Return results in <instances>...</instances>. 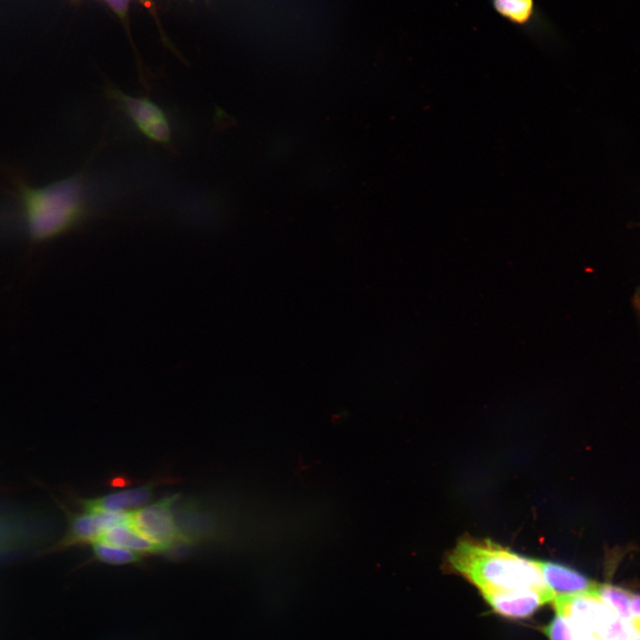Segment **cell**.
Returning a JSON list of instances; mask_svg holds the SVG:
<instances>
[{
    "mask_svg": "<svg viewBox=\"0 0 640 640\" xmlns=\"http://www.w3.org/2000/svg\"><path fill=\"white\" fill-rule=\"evenodd\" d=\"M20 206L30 242L42 243L78 225L88 212L84 180L80 173L35 187L19 172L5 176Z\"/></svg>",
    "mask_w": 640,
    "mask_h": 640,
    "instance_id": "obj_1",
    "label": "cell"
},
{
    "mask_svg": "<svg viewBox=\"0 0 640 640\" xmlns=\"http://www.w3.org/2000/svg\"><path fill=\"white\" fill-rule=\"evenodd\" d=\"M448 564L482 595L535 590L554 600L536 560L521 556L490 540L463 539L449 554Z\"/></svg>",
    "mask_w": 640,
    "mask_h": 640,
    "instance_id": "obj_2",
    "label": "cell"
},
{
    "mask_svg": "<svg viewBox=\"0 0 640 640\" xmlns=\"http://www.w3.org/2000/svg\"><path fill=\"white\" fill-rule=\"evenodd\" d=\"M178 499L179 494L171 495L150 505L129 511V524L157 545L163 552L180 544H188L178 525L172 509Z\"/></svg>",
    "mask_w": 640,
    "mask_h": 640,
    "instance_id": "obj_3",
    "label": "cell"
},
{
    "mask_svg": "<svg viewBox=\"0 0 640 640\" xmlns=\"http://www.w3.org/2000/svg\"><path fill=\"white\" fill-rule=\"evenodd\" d=\"M108 95L121 107L144 136L160 144H170L172 128L169 118L156 102L147 97L132 96L116 88L109 89Z\"/></svg>",
    "mask_w": 640,
    "mask_h": 640,
    "instance_id": "obj_4",
    "label": "cell"
},
{
    "mask_svg": "<svg viewBox=\"0 0 640 640\" xmlns=\"http://www.w3.org/2000/svg\"><path fill=\"white\" fill-rule=\"evenodd\" d=\"M67 514L68 530L66 534L49 548L42 551L41 555L57 552L68 548L92 544L98 541L106 529L117 523L125 521L128 513L97 512L83 509V512H70L65 508Z\"/></svg>",
    "mask_w": 640,
    "mask_h": 640,
    "instance_id": "obj_5",
    "label": "cell"
},
{
    "mask_svg": "<svg viewBox=\"0 0 640 640\" xmlns=\"http://www.w3.org/2000/svg\"><path fill=\"white\" fill-rule=\"evenodd\" d=\"M552 603L557 614L567 617L599 639L619 616L592 593L556 596Z\"/></svg>",
    "mask_w": 640,
    "mask_h": 640,
    "instance_id": "obj_6",
    "label": "cell"
},
{
    "mask_svg": "<svg viewBox=\"0 0 640 640\" xmlns=\"http://www.w3.org/2000/svg\"><path fill=\"white\" fill-rule=\"evenodd\" d=\"M157 481L148 482L141 486L115 492L95 499H76V503L84 510L97 512L124 513L132 511L145 505L151 498Z\"/></svg>",
    "mask_w": 640,
    "mask_h": 640,
    "instance_id": "obj_7",
    "label": "cell"
},
{
    "mask_svg": "<svg viewBox=\"0 0 640 640\" xmlns=\"http://www.w3.org/2000/svg\"><path fill=\"white\" fill-rule=\"evenodd\" d=\"M484 600L498 613L509 618H525L553 599L535 590H517L483 594Z\"/></svg>",
    "mask_w": 640,
    "mask_h": 640,
    "instance_id": "obj_8",
    "label": "cell"
},
{
    "mask_svg": "<svg viewBox=\"0 0 640 640\" xmlns=\"http://www.w3.org/2000/svg\"><path fill=\"white\" fill-rule=\"evenodd\" d=\"M543 580L554 595L591 594L597 584L579 572L551 562L537 561Z\"/></svg>",
    "mask_w": 640,
    "mask_h": 640,
    "instance_id": "obj_9",
    "label": "cell"
},
{
    "mask_svg": "<svg viewBox=\"0 0 640 640\" xmlns=\"http://www.w3.org/2000/svg\"><path fill=\"white\" fill-rule=\"evenodd\" d=\"M494 12L513 26L531 35L548 28L535 0H490Z\"/></svg>",
    "mask_w": 640,
    "mask_h": 640,
    "instance_id": "obj_10",
    "label": "cell"
},
{
    "mask_svg": "<svg viewBox=\"0 0 640 640\" xmlns=\"http://www.w3.org/2000/svg\"><path fill=\"white\" fill-rule=\"evenodd\" d=\"M99 540L125 548L140 555L163 552L157 545L140 534L129 524V512L125 521L109 526Z\"/></svg>",
    "mask_w": 640,
    "mask_h": 640,
    "instance_id": "obj_11",
    "label": "cell"
},
{
    "mask_svg": "<svg viewBox=\"0 0 640 640\" xmlns=\"http://www.w3.org/2000/svg\"><path fill=\"white\" fill-rule=\"evenodd\" d=\"M544 633L549 640H600L596 635L557 613L544 628Z\"/></svg>",
    "mask_w": 640,
    "mask_h": 640,
    "instance_id": "obj_12",
    "label": "cell"
},
{
    "mask_svg": "<svg viewBox=\"0 0 640 640\" xmlns=\"http://www.w3.org/2000/svg\"><path fill=\"white\" fill-rule=\"evenodd\" d=\"M592 594L599 598L619 616L624 619L632 620L630 612L631 593L612 585L597 584Z\"/></svg>",
    "mask_w": 640,
    "mask_h": 640,
    "instance_id": "obj_13",
    "label": "cell"
},
{
    "mask_svg": "<svg viewBox=\"0 0 640 640\" xmlns=\"http://www.w3.org/2000/svg\"><path fill=\"white\" fill-rule=\"evenodd\" d=\"M92 550L96 560L108 564H128L141 560V555L132 550L101 540L93 542Z\"/></svg>",
    "mask_w": 640,
    "mask_h": 640,
    "instance_id": "obj_14",
    "label": "cell"
},
{
    "mask_svg": "<svg viewBox=\"0 0 640 640\" xmlns=\"http://www.w3.org/2000/svg\"><path fill=\"white\" fill-rule=\"evenodd\" d=\"M119 15H124L127 11V0H104Z\"/></svg>",
    "mask_w": 640,
    "mask_h": 640,
    "instance_id": "obj_15",
    "label": "cell"
},
{
    "mask_svg": "<svg viewBox=\"0 0 640 640\" xmlns=\"http://www.w3.org/2000/svg\"><path fill=\"white\" fill-rule=\"evenodd\" d=\"M630 612L633 619H640V595H630Z\"/></svg>",
    "mask_w": 640,
    "mask_h": 640,
    "instance_id": "obj_16",
    "label": "cell"
},
{
    "mask_svg": "<svg viewBox=\"0 0 640 640\" xmlns=\"http://www.w3.org/2000/svg\"><path fill=\"white\" fill-rule=\"evenodd\" d=\"M633 620L640 630V619H633Z\"/></svg>",
    "mask_w": 640,
    "mask_h": 640,
    "instance_id": "obj_17",
    "label": "cell"
},
{
    "mask_svg": "<svg viewBox=\"0 0 640 640\" xmlns=\"http://www.w3.org/2000/svg\"><path fill=\"white\" fill-rule=\"evenodd\" d=\"M140 1L146 2V1H148V0H140Z\"/></svg>",
    "mask_w": 640,
    "mask_h": 640,
    "instance_id": "obj_18",
    "label": "cell"
},
{
    "mask_svg": "<svg viewBox=\"0 0 640 640\" xmlns=\"http://www.w3.org/2000/svg\"><path fill=\"white\" fill-rule=\"evenodd\" d=\"M635 640H640V637H639V638H636V639H635Z\"/></svg>",
    "mask_w": 640,
    "mask_h": 640,
    "instance_id": "obj_19",
    "label": "cell"
}]
</instances>
